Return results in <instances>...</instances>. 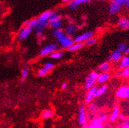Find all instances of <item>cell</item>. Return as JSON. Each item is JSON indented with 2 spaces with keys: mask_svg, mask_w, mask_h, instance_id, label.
Returning a JSON list of instances; mask_svg holds the SVG:
<instances>
[{
  "mask_svg": "<svg viewBox=\"0 0 129 128\" xmlns=\"http://www.w3.org/2000/svg\"><path fill=\"white\" fill-rule=\"evenodd\" d=\"M49 26L53 29H62L63 26V21L57 12H52L49 19Z\"/></svg>",
  "mask_w": 129,
  "mask_h": 128,
  "instance_id": "1",
  "label": "cell"
},
{
  "mask_svg": "<svg viewBox=\"0 0 129 128\" xmlns=\"http://www.w3.org/2000/svg\"><path fill=\"white\" fill-rule=\"evenodd\" d=\"M98 75H99V73H98V72L93 71L91 72V73L86 77L85 80V90H88L90 89L91 88L94 86L95 84H96L97 82Z\"/></svg>",
  "mask_w": 129,
  "mask_h": 128,
  "instance_id": "2",
  "label": "cell"
},
{
  "mask_svg": "<svg viewBox=\"0 0 129 128\" xmlns=\"http://www.w3.org/2000/svg\"><path fill=\"white\" fill-rule=\"evenodd\" d=\"M122 0H111L109 7V12L111 15H115L121 11L123 7Z\"/></svg>",
  "mask_w": 129,
  "mask_h": 128,
  "instance_id": "3",
  "label": "cell"
},
{
  "mask_svg": "<svg viewBox=\"0 0 129 128\" xmlns=\"http://www.w3.org/2000/svg\"><path fill=\"white\" fill-rule=\"evenodd\" d=\"M58 44L55 42H52V43L49 44L45 46L39 52V55L41 56H45L50 55L54 52L58 50Z\"/></svg>",
  "mask_w": 129,
  "mask_h": 128,
  "instance_id": "4",
  "label": "cell"
},
{
  "mask_svg": "<svg viewBox=\"0 0 129 128\" xmlns=\"http://www.w3.org/2000/svg\"><path fill=\"white\" fill-rule=\"evenodd\" d=\"M94 33L93 31H86V32L83 33L82 34L76 36L74 39V42H83V43H85L87 40H88L90 38L94 37Z\"/></svg>",
  "mask_w": 129,
  "mask_h": 128,
  "instance_id": "5",
  "label": "cell"
},
{
  "mask_svg": "<svg viewBox=\"0 0 129 128\" xmlns=\"http://www.w3.org/2000/svg\"><path fill=\"white\" fill-rule=\"evenodd\" d=\"M78 122L79 123L82 127H84L87 125V116L86 109L83 105H81L79 109L78 114Z\"/></svg>",
  "mask_w": 129,
  "mask_h": 128,
  "instance_id": "6",
  "label": "cell"
},
{
  "mask_svg": "<svg viewBox=\"0 0 129 128\" xmlns=\"http://www.w3.org/2000/svg\"><path fill=\"white\" fill-rule=\"evenodd\" d=\"M33 29H34L29 28L28 26H24L18 33V39L20 41H24V40L28 39L31 34Z\"/></svg>",
  "mask_w": 129,
  "mask_h": 128,
  "instance_id": "7",
  "label": "cell"
},
{
  "mask_svg": "<svg viewBox=\"0 0 129 128\" xmlns=\"http://www.w3.org/2000/svg\"><path fill=\"white\" fill-rule=\"evenodd\" d=\"M54 67V64L52 62H48V63H45L44 66L42 68L38 71V75L39 77H43V76H46L47 75L48 73H49L50 71Z\"/></svg>",
  "mask_w": 129,
  "mask_h": 128,
  "instance_id": "8",
  "label": "cell"
},
{
  "mask_svg": "<svg viewBox=\"0 0 129 128\" xmlns=\"http://www.w3.org/2000/svg\"><path fill=\"white\" fill-rule=\"evenodd\" d=\"M38 22L37 24V26L34 28L35 32L36 35L39 37L43 35V33L45 29L47 28L49 26V22L48 21H40L38 19Z\"/></svg>",
  "mask_w": 129,
  "mask_h": 128,
  "instance_id": "9",
  "label": "cell"
},
{
  "mask_svg": "<svg viewBox=\"0 0 129 128\" xmlns=\"http://www.w3.org/2000/svg\"><path fill=\"white\" fill-rule=\"evenodd\" d=\"M58 42L60 44L61 49H68L71 46H72L75 43L74 39H72L71 37H69L68 35H66L64 37L62 38Z\"/></svg>",
  "mask_w": 129,
  "mask_h": 128,
  "instance_id": "10",
  "label": "cell"
},
{
  "mask_svg": "<svg viewBox=\"0 0 129 128\" xmlns=\"http://www.w3.org/2000/svg\"><path fill=\"white\" fill-rule=\"evenodd\" d=\"M90 2V0H73L68 4V8L70 10L74 11L78 9L79 6L82 4H87Z\"/></svg>",
  "mask_w": 129,
  "mask_h": 128,
  "instance_id": "11",
  "label": "cell"
},
{
  "mask_svg": "<svg viewBox=\"0 0 129 128\" xmlns=\"http://www.w3.org/2000/svg\"><path fill=\"white\" fill-rule=\"evenodd\" d=\"M117 26L122 30L129 29V18L126 17H120L117 22Z\"/></svg>",
  "mask_w": 129,
  "mask_h": 128,
  "instance_id": "12",
  "label": "cell"
},
{
  "mask_svg": "<svg viewBox=\"0 0 129 128\" xmlns=\"http://www.w3.org/2000/svg\"><path fill=\"white\" fill-rule=\"evenodd\" d=\"M123 57V53L119 52L118 50H116L110 54V55L108 57V60L110 62H118L121 61Z\"/></svg>",
  "mask_w": 129,
  "mask_h": 128,
  "instance_id": "13",
  "label": "cell"
},
{
  "mask_svg": "<svg viewBox=\"0 0 129 128\" xmlns=\"http://www.w3.org/2000/svg\"><path fill=\"white\" fill-rule=\"evenodd\" d=\"M97 88L94 86V87L91 88L90 89L88 90V92L86 95V97H85V102L87 104H90L91 101L93 100L95 96V92L96 91Z\"/></svg>",
  "mask_w": 129,
  "mask_h": 128,
  "instance_id": "14",
  "label": "cell"
},
{
  "mask_svg": "<svg viewBox=\"0 0 129 128\" xmlns=\"http://www.w3.org/2000/svg\"><path fill=\"white\" fill-rule=\"evenodd\" d=\"M77 30V28L76 27V26H75L73 24H69L65 28V30H64V32H65L66 35L69 37H72V35H74L75 34L76 31Z\"/></svg>",
  "mask_w": 129,
  "mask_h": 128,
  "instance_id": "15",
  "label": "cell"
},
{
  "mask_svg": "<svg viewBox=\"0 0 129 128\" xmlns=\"http://www.w3.org/2000/svg\"><path fill=\"white\" fill-rule=\"evenodd\" d=\"M52 33V36H53L55 39H56L58 42L66 35L65 32H64V31L62 29H53Z\"/></svg>",
  "mask_w": 129,
  "mask_h": 128,
  "instance_id": "16",
  "label": "cell"
},
{
  "mask_svg": "<svg viewBox=\"0 0 129 128\" xmlns=\"http://www.w3.org/2000/svg\"><path fill=\"white\" fill-rule=\"evenodd\" d=\"M110 69V63L108 62H104L102 63L98 67V71L100 73H108Z\"/></svg>",
  "mask_w": 129,
  "mask_h": 128,
  "instance_id": "17",
  "label": "cell"
},
{
  "mask_svg": "<svg viewBox=\"0 0 129 128\" xmlns=\"http://www.w3.org/2000/svg\"><path fill=\"white\" fill-rule=\"evenodd\" d=\"M120 116V109L118 107H115L112 110L110 116V120L111 122H115Z\"/></svg>",
  "mask_w": 129,
  "mask_h": 128,
  "instance_id": "18",
  "label": "cell"
},
{
  "mask_svg": "<svg viewBox=\"0 0 129 128\" xmlns=\"http://www.w3.org/2000/svg\"><path fill=\"white\" fill-rule=\"evenodd\" d=\"M115 96L117 98L122 99H126V86H122L117 90Z\"/></svg>",
  "mask_w": 129,
  "mask_h": 128,
  "instance_id": "19",
  "label": "cell"
},
{
  "mask_svg": "<svg viewBox=\"0 0 129 128\" xmlns=\"http://www.w3.org/2000/svg\"><path fill=\"white\" fill-rule=\"evenodd\" d=\"M110 77V75L109 73H100L98 75V79H97V82L98 84H102L106 82Z\"/></svg>",
  "mask_w": 129,
  "mask_h": 128,
  "instance_id": "20",
  "label": "cell"
},
{
  "mask_svg": "<svg viewBox=\"0 0 129 128\" xmlns=\"http://www.w3.org/2000/svg\"><path fill=\"white\" fill-rule=\"evenodd\" d=\"M108 118V116L106 114H102L100 116L97 117V118H94L90 120V123H102L103 124Z\"/></svg>",
  "mask_w": 129,
  "mask_h": 128,
  "instance_id": "21",
  "label": "cell"
},
{
  "mask_svg": "<svg viewBox=\"0 0 129 128\" xmlns=\"http://www.w3.org/2000/svg\"><path fill=\"white\" fill-rule=\"evenodd\" d=\"M85 46V43H83V42H75L68 50L70 52H75V51L82 49Z\"/></svg>",
  "mask_w": 129,
  "mask_h": 128,
  "instance_id": "22",
  "label": "cell"
},
{
  "mask_svg": "<svg viewBox=\"0 0 129 128\" xmlns=\"http://www.w3.org/2000/svg\"><path fill=\"white\" fill-rule=\"evenodd\" d=\"M54 116V112L51 109H45L42 112L41 114V118L43 120H47L52 118Z\"/></svg>",
  "mask_w": 129,
  "mask_h": 128,
  "instance_id": "23",
  "label": "cell"
},
{
  "mask_svg": "<svg viewBox=\"0 0 129 128\" xmlns=\"http://www.w3.org/2000/svg\"><path fill=\"white\" fill-rule=\"evenodd\" d=\"M107 90H108V86H107V85H102V86H100V88H97L96 91V92H95L94 98L100 97V96L104 95L105 93L106 92Z\"/></svg>",
  "mask_w": 129,
  "mask_h": 128,
  "instance_id": "24",
  "label": "cell"
},
{
  "mask_svg": "<svg viewBox=\"0 0 129 128\" xmlns=\"http://www.w3.org/2000/svg\"><path fill=\"white\" fill-rule=\"evenodd\" d=\"M129 67V56H123L120 61V65L119 68L123 69L126 67Z\"/></svg>",
  "mask_w": 129,
  "mask_h": 128,
  "instance_id": "25",
  "label": "cell"
},
{
  "mask_svg": "<svg viewBox=\"0 0 129 128\" xmlns=\"http://www.w3.org/2000/svg\"><path fill=\"white\" fill-rule=\"evenodd\" d=\"M52 11H47L43 13L38 18V19L40 21H49V19L51 16Z\"/></svg>",
  "mask_w": 129,
  "mask_h": 128,
  "instance_id": "26",
  "label": "cell"
},
{
  "mask_svg": "<svg viewBox=\"0 0 129 128\" xmlns=\"http://www.w3.org/2000/svg\"><path fill=\"white\" fill-rule=\"evenodd\" d=\"M50 58L54 60H60L64 56V52L61 50H56L49 55Z\"/></svg>",
  "mask_w": 129,
  "mask_h": 128,
  "instance_id": "27",
  "label": "cell"
},
{
  "mask_svg": "<svg viewBox=\"0 0 129 128\" xmlns=\"http://www.w3.org/2000/svg\"><path fill=\"white\" fill-rule=\"evenodd\" d=\"M38 22V18H34V19H31L30 20H27L24 22V26H28L29 28H31L32 29H34L36 26H37V24Z\"/></svg>",
  "mask_w": 129,
  "mask_h": 128,
  "instance_id": "28",
  "label": "cell"
},
{
  "mask_svg": "<svg viewBox=\"0 0 129 128\" xmlns=\"http://www.w3.org/2000/svg\"><path fill=\"white\" fill-rule=\"evenodd\" d=\"M127 48L128 47L127 45H126V43H124V42H121V43H120L119 45H118L117 49V50H118L119 52L123 53V52H124L126 51Z\"/></svg>",
  "mask_w": 129,
  "mask_h": 128,
  "instance_id": "29",
  "label": "cell"
},
{
  "mask_svg": "<svg viewBox=\"0 0 129 128\" xmlns=\"http://www.w3.org/2000/svg\"><path fill=\"white\" fill-rule=\"evenodd\" d=\"M97 42V39L95 37H92L89 39L88 40H87L86 42H85V46H88V47H90V46H92L96 44V42Z\"/></svg>",
  "mask_w": 129,
  "mask_h": 128,
  "instance_id": "30",
  "label": "cell"
},
{
  "mask_svg": "<svg viewBox=\"0 0 129 128\" xmlns=\"http://www.w3.org/2000/svg\"><path fill=\"white\" fill-rule=\"evenodd\" d=\"M83 128H103V124L102 123H90V125H86Z\"/></svg>",
  "mask_w": 129,
  "mask_h": 128,
  "instance_id": "31",
  "label": "cell"
},
{
  "mask_svg": "<svg viewBox=\"0 0 129 128\" xmlns=\"http://www.w3.org/2000/svg\"><path fill=\"white\" fill-rule=\"evenodd\" d=\"M119 75L123 77H125V78H128L129 77V67H126L122 69L121 73H119Z\"/></svg>",
  "mask_w": 129,
  "mask_h": 128,
  "instance_id": "32",
  "label": "cell"
},
{
  "mask_svg": "<svg viewBox=\"0 0 129 128\" xmlns=\"http://www.w3.org/2000/svg\"><path fill=\"white\" fill-rule=\"evenodd\" d=\"M29 69L27 67L26 68L23 69L22 71L21 72V75H22V78L23 79L26 80V78H28V75H29Z\"/></svg>",
  "mask_w": 129,
  "mask_h": 128,
  "instance_id": "33",
  "label": "cell"
},
{
  "mask_svg": "<svg viewBox=\"0 0 129 128\" xmlns=\"http://www.w3.org/2000/svg\"><path fill=\"white\" fill-rule=\"evenodd\" d=\"M88 109L90 112H95L97 110V109H98V107H97V105L95 103H90L89 104V105H88Z\"/></svg>",
  "mask_w": 129,
  "mask_h": 128,
  "instance_id": "34",
  "label": "cell"
},
{
  "mask_svg": "<svg viewBox=\"0 0 129 128\" xmlns=\"http://www.w3.org/2000/svg\"><path fill=\"white\" fill-rule=\"evenodd\" d=\"M123 6H125L129 8V0H122Z\"/></svg>",
  "mask_w": 129,
  "mask_h": 128,
  "instance_id": "35",
  "label": "cell"
},
{
  "mask_svg": "<svg viewBox=\"0 0 129 128\" xmlns=\"http://www.w3.org/2000/svg\"><path fill=\"white\" fill-rule=\"evenodd\" d=\"M126 99H129V86H126Z\"/></svg>",
  "mask_w": 129,
  "mask_h": 128,
  "instance_id": "36",
  "label": "cell"
},
{
  "mask_svg": "<svg viewBox=\"0 0 129 128\" xmlns=\"http://www.w3.org/2000/svg\"><path fill=\"white\" fill-rule=\"evenodd\" d=\"M68 87V84L66 83H64V84H62V86H61V88H62V90H65Z\"/></svg>",
  "mask_w": 129,
  "mask_h": 128,
  "instance_id": "37",
  "label": "cell"
},
{
  "mask_svg": "<svg viewBox=\"0 0 129 128\" xmlns=\"http://www.w3.org/2000/svg\"><path fill=\"white\" fill-rule=\"evenodd\" d=\"M121 128H129V123H125Z\"/></svg>",
  "mask_w": 129,
  "mask_h": 128,
  "instance_id": "38",
  "label": "cell"
},
{
  "mask_svg": "<svg viewBox=\"0 0 129 128\" xmlns=\"http://www.w3.org/2000/svg\"><path fill=\"white\" fill-rule=\"evenodd\" d=\"M124 53L126 54H129V47H128L127 49L126 50V51L124 52Z\"/></svg>",
  "mask_w": 129,
  "mask_h": 128,
  "instance_id": "39",
  "label": "cell"
},
{
  "mask_svg": "<svg viewBox=\"0 0 129 128\" xmlns=\"http://www.w3.org/2000/svg\"><path fill=\"white\" fill-rule=\"evenodd\" d=\"M24 82H25V80L23 79V78H22L21 80H20V84H21L22 85L24 84Z\"/></svg>",
  "mask_w": 129,
  "mask_h": 128,
  "instance_id": "40",
  "label": "cell"
},
{
  "mask_svg": "<svg viewBox=\"0 0 129 128\" xmlns=\"http://www.w3.org/2000/svg\"><path fill=\"white\" fill-rule=\"evenodd\" d=\"M73 0H63V2H68V3H70V2H72Z\"/></svg>",
  "mask_w": 129,
  "mask_h": 128,
  "instance_id": "41",
  "label": "cell"
},
{
  "mask_svg": "<svg viewBox=\"0 0 129 128\" xmlns=\"http://www.w3.org/2000/svg\"><path fill=\"white\" fill-rule=\"evenodd\" d=\"M95 1H106V0H95Z\"/></svg>",
  "mask_w": 129,
  "mask_h": 128,
  "instance_id": "42",
  "label": "cell"
}]
</instances>
